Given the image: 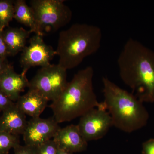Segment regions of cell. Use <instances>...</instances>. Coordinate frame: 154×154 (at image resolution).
<instances>
[{"label": "cell", "instance_id": "20", "mask_svg": "<svg viewBox=\"0 0 154 154\" xmlns=\"http://www.w3.org/2000/svg\"><path fill=\"white\" fill-rule=\"evenodd\" d=\"M14 154H36V148L19 144L14 148Z\"/></svg>", "mask_w": 154, "mask_h": 154}, {"label": "cell", "instance_id": "18", "mask_svg": "<svg viewBox=\"0 0 154 154\" xmlns=\"http://www.w3.org/2000/svg\"><path fill=\"white\" fill-rule=\"evenodd\" d=\"M58 149V147L53 139L36 148V154H57Z\"/></svg>", "mask_w": 154, "mask_h": 154}, {"label": "cell", "instance_id": "1", "mask_svg": "<svg viewBox=\"0 0 154 154\" xmlns=\"http://www.w3.org/2000/svg\"><path fill=\"white\" fill-rule=\"evenodd\" d=\"M119 75L142 102H154V51L130 38L117 59Z\"/></svg>", "mask_w": 154, "mask_h": 154}, {"label": "cell", "instance_id": "19", "mask_svg": "<svg viewBox=\"0 0 154 154\" xmlns=\"http://www.w3.org/2000/svg\"><path fill=\"white\" fill-rule=\"evenodd\" d=\"M15 103L0 90V112H3Z\"/></svg>", "mask_w": 154, "mask_h": 154}, {"label": "cell", "instance_id": "23", "mask_svg": "<svg viewBox=\"0 0 154 154\" xmlns=\"http://www.w3.org/2000/svg\"><path fill=\"white\" fill-rule=\"evenodd\" d=\"M7 60L0 59V75L11 66Z\"/></svg>", "mask_w": 154, "mask_h": 154}, {"label": "cell", "instance_id": "15", "mask_svg": "<svg viewBox=\"0 0 154 154\" xmlns=\"http://www.w3.org/2000/svg\"><path fill=\"white\" fill-rule=\"evenodd\" d=\"M14 19L30 28L31 33L37 34L35 14L33 9L27 5L25 0L14 1Z\"/></svg>", "mask_w": 154, "mask_h": 154}, {"label": "cell", "instance_id": "17", "mask_svg": "<svg viewBox=\"0 0 154 154\" xmlns=\"http://www.w3.org/2000/svg\"><path fill=\"white\" fill-rule=\"evenodd\" d=\"M19 144V136L0 131V154H8L11 149Z\"/></svg>", "mask_w": 154, "mask_h": 154}, {"label": "cell", "instance_id": "21", "mask_svg": "<svg viewBox=\"0 0 154 154\" xmlns=\"http://www.w3.org/2000/svg\"><path fill=\"white\" fill-rule=\"evenodd\" d=\"M142 154H154V138L150 139L142 144Z\"/></svg>", "mask_w": 154, "mask_h": 154}, {"label": "cell", "instance_id": "24", "mask_svg": "<svg viewBox=\"0 0 154 154\" xmlns=\"http://www.w3.org/2000/svg\"><path fill=\"white\" fill-rule=\"evenodd\" d=\"M57 154H74L70 152H69L67 151L66 150H65L62 149H61L59 148L58 149Z\"/></svg>", "mask_w": 154, "mask_h": 154}, {"label": "cell", "instance_id": "13", "mask_svg": "<svg viewBox=\"0 0 154 154\" xmlns=\"http://www.w3.org/2000/svg\"><path fill=\"white\" fill-rule=\"evenodd\" d=\"M47 99L33 90H28L15 102L17 107L25 114L32 118L40 117L47 107Z\"/></svg>", "mask_w": 154, "mask_h": 154}, {"label": "cell", "instance_id": "7", "mask_svg": "<svg viewBox=\"0 0 154 154\" xmlns=\"http://www.w3.org/2000/svg\"><path fill=\"white\" fill-rule=\"evenodd\" d=\"M77 125L87 142L101 139L113 126L111 116L103 102L81 116Z\"/></svg>", "mask_w": 154, "mask_h": 154}, {"label": "cell", "instance_id": "5", "mask_svg": "<svg viewBox=\"0 0 154 154\" xmlns=\"http://www.w3.org/2000/svg\"><path fill=\"white\" fill-rule=\"evenodd\" d=\"M63 0H31L30 7L35 14L37 35L55 32L70 22L71 9Z\"/></svg>", "mask_w": 154, "mask_h": 154}, {"label": "cell", "instance_id": "4", "mask_svg": "<svg viewBox=\"0 0 154 154\" xmlns=\"http://www.w3.org/2000/svg\"><path fill=\"white\" fill-rule=\"evenodd\" d=\"M102 39V30L96 25L77 23L60 31L56 50L58 64L67 70L76 67L99 50Z\"/></svg>", "mask_w": 154, "mask_h": 154}, {"label": "cell", "instance_id": "11", "mask_svg": "<svg viewBox=\"0 0 154 154\" xmlns=\"http://www.w3.org/2000/svg\"><path fill=\"white\" fill-rule=\"evenodd\" d=\"M29 85L26 75L17 73L11 65L0 75V90L14 102Z\"/></svg>", "mask_w": 154, "mask_h": 154}, {"label": "cell", "instance_id": "3", "mask_svg": "<svg viewBox=\"0 0 154 154\" xmlns=\"http://www.w3.org/2000/svg\"><path fill=\"white\" fill-rule=\"evenodd\" d=\"M103 102L112 118L113 126L126 133H131L145 126L149 114L143 102L122 89L107 77L102 78Z\"/></svg>", "mask_w": 154, "mask_h": 154}, {"label": "cell", "instance_id": "2", "mask_svg": "<svg viewBox=\"0 0 154 154\" xmlns=\"http://www.w3.org/2000/svg\"><path fill=\"white\" fill-rule=\"evenodd\" d=\"M94 70L91 66L80 70L68 82L62 93L49 107L58 123L69 122L99 107L93 86Z\"/></svg>", "mask_w": 154, "mask_h": 154}, {"label": "cell", "instance_id": "16", "mask_svg": "<svg viewBox=\"0 0 154 154\" xmlns=\"http://www.w3.org/2000/svg\"><path fill=\"white\" fill-rule=\"evenodd\" d=\"M14 16V1L0 0V31L9 27Z\"/></svg>", "mask_w": 154, "mask_h": 154}, {"label": "cell", "instance_id": "6", "mask_svg": "<svg viewBox=\"0 0 154 154\" xmlns=\"http://www.w3.org/2000/svg\"><path fill=\"white\" fill-rule=\"evenodd\" d=\"M68 82L67 70L58 64H51L38 70L29 81L28 89L52 102L62 93Z\"/></svg>", "mask_w": 154, "mask_h": 154}, {"label": "cell", "instance_id": "8", "mask_svg": "<svg viewBox=\"0 0 154 154\" xmlns=\"http://www.w3.org/2000/svg\"><path fill=\"white\" fill-rule=\"evenodd\" d=\"M55 55L56 50L45 42L42 36L35 34L29 40V45L25 46L22 51L20 59L22 73L26 75L28 70L33 67L49 65Z\"/></svg>", "mask_w": 154, "mask_h": 154}, {"label": "cell", "instance_id": "14", "mask_svg": "<svg viewBox=\"0 0 154 154\" xmlns=\"http://www.w3.org/2000/svg\"><path fill=\"white\" fill-rule=\"evenodd\" d=\"M2 33L9 56H14L22 52L31 33L30 30H27L22 28L8 27L3 30Z\"/></svg>", "mask_w": 154, "mask_h": 154}, {"label": "cell", "instance_id": "10", "mask_svg": "<svg viewBox=\"0 0 154 154\" xmlns=\"http://www.w3.org/2000/svg\"><path fill=\"white\" fill-rule=\"evenodd\" d=\"M59 148L72 153L85 151L88 144L81 134L78 125L71 124L60 128L53 138Z\"/></svg>", "mask_w": 154, "mask_h": 154}, {"label": "cell", "instance_id": "22", "mask_svg": "<svg viewBox=\"0 0 154 154\" xmlns=\"http://www.w3.org/2000/svg\"><path fill=\"white\" fill-rule=\"evenodd\" d=\"M2 31H0V59L6 60L9 56L7 45L3 38Z\"/></svg>", "mask_w": 154, "mask_h": 154}, {"label": "cell", "instance_id": "12", "mask_svg": "<svg viewBox=\"0 0 154 154\" xmlns=\"http://www.w3.org/2000/svg\"><path fill=\"white\" fill-rule=\"evenodd\" d=\"M27 123L26 115L19 110L15 103L3 111L0 116V131L15 135H22Z\"/></svg>", "mask_w": 154, "mask_h": 154}, {"label": "cell", "instance_id": "9", "mask_svg": "<svg viewBox=\"0 0 154 154\" xmlns=\"http://www.w3.org/2000/svg\"><path fill=\"white\" fill-rule=\"evenodd\" d=\"M60 128L53 116L48 118H31L28 121L22 134L23 140L25 145L36 148L53 139Z\"/></svg>", "mask_w": 154, "mask_h": 154}]
</instances>
